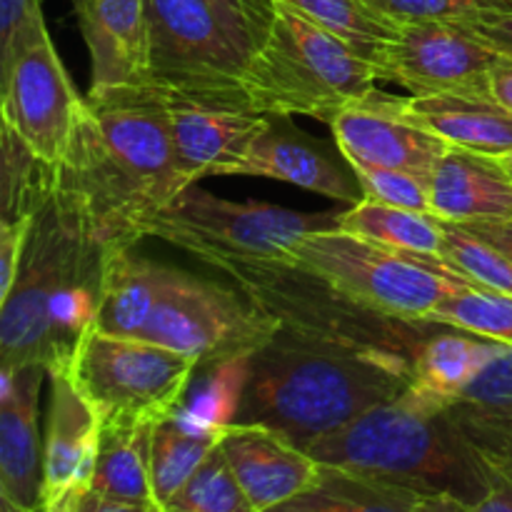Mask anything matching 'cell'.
Here are the masks:
<instances>
[{
    "label": "cell",
    "mask_w": 512,
    "mask_h": 512,
    "mask_svg": "<svg viewBox=\"0 0 512 512\" xmlns=\"http://www.w3.org/2000/svg\"><path fill=\"white\" fill-rule=\"evenodd\" d=\"M58 175L100 243L120 248L143 240L145 220L185 190L163 90H90Z\"/></svg>",
    "instance_id": "1"
},
{
    "label": "cell",
    "mask_w": 512,
    "mask_h": 512,
    "mask_svg": "<svg viewBox=\"0 0 512 512\" xmlns=\"http://www.w3.org/2000/svg\"><path fill=\"white\" fill-rule=\"evenodd\" d=\"M110 248L90 233L55 165L33 205L23 260L0 298V365L68 363L93 325Z\"/></svg>",
    "instance_id": "2"
},
{
    "label": "cell",
    "mask_w": 512,
    "mask_h": 512,
    "mask_svg": "<svg viewBox=\"0 0 512 512\" xmlns=\"http://www.w3.org/2000/svg\"><path fill=\"white\" fill-rule=\"evenodd\" d=\"M305 450L330 468L410 490L430 510H480L495 490L493 473L448 408L410 388Z\"/></svg>",
    "instance_id": "3"
},
{
    "label": "cell",
    "mask_w": 512,
    "mask_h": 512,
    "mask_svg": "<svg viewBox=\"0 0 512 512\" xmlns=\"http://www.w3.org/2000/svg\"><path fill=\"white\" fill-rule=\"evenodd\" d=\"M413 370L280 328L248 360L235 423H263L308 448L410 388Z\"/></svg>",
    "instance_id": "4"
},
{
    "label": "cell",
    "mask_w": 512,
    "mask_h": 512,
    "mask_svg": "<svg viewBox=\"0 0 512 512\" xmlns=\"http://www.w3.org/2000/svg\"><path fill=\"white\" fill-rule=\"evenodd\" d=\"M228 275L285 330L413 370L415 355L433 335V320H400L360 303L318 270L293 258L220 260Z\"/></svg>",
    "instance_id": "5"
},
{
    "label": "cell",
    "mask_w": 512,
    "mask_h": 512,
    "mask_svg": "<svg viewBox=\"0 0 512 512\" xmlns=\"http://www.w3.org/2000/svg\"><path fill=\"white\" fill-rule=\"evenodd\" d=\"M378 80L375 60L278 3L273 28L245 70L243 88L263 113L308 115L330 125L340 110L368 98Z\"/></svg>",
    "instance_id": "6"
},
{
    "label": "cell",
    "mask_w": 512,
    "mask_h": 512,
    "mask_svg": "<svg viewBox=\"0 0 512 512\" xmlns=\"http://www.w3.org/2000/svg\"><path fill=\"white\" fill-rule=\"evenodd\" d=\"M150 85L198 98H248L258 40L208 0H145ZM250 100V98H248Z\"/></svg>",
    "instance_id": "7"
},
{
    "label": "cell",
    "mask_w": 512,
    "mask_h": 512,
    "mask_svg": "<svg viewBox=\"0 0 512 512\" xmlns=\"http://www.w3.org/2000/svg\"><path fill=\"white\" fill-rule=\"evenodd\" d=\"M338 215H310L258 200H225L188 185L140 228L143 238H160L203 263L250 258H290L305 233L335 228Z\"/></svg>",
    "instance_id": "8"
},
{
    "label": "cell",
    "mask_w": 512,
    "mask_h": 512,
    "mask_svg": "<svg viewBox=\"0 0 512 512\" xmlns=\"http://www.w3.org/2000/svg\"><path fill=\"white\" fill-rule=\"evenodd\" d=\"M198 360L168 345L120 338L90 325L68 360L75 388L105 420H158L175 415Z\"/></svg>",
    "instance_id": "9"
},
{
    "label": "cell",
    "mask_w": 512,
    "mask_h": 512,
    "mask_svg": "<svg viewBox=\"0 0 512 512\" xmlns=\"http://www.w3.org/2000/svg\"><path fill=\"white\" fill-rule=\"evenodd\" d=\"M283 328L243 288L165 265L163 295L140 338L198 360L200 368L250 360Z\"/></svg>",
    "instance_id": "10"
},
{
    "label": "cell",
    "mask_w": 512,
    "mask_h": 512,
    "mask_svg": "<svg viewBox=\"0 0 512 512\" xmlns=\"http://www.w3.org/2000/svg\"><path fill=\"white\" fill-rule=\"evenodd\" d=\"M290 258L318 270L360 303L400 320H430L445 295L463 283L430 268L420 255L383 248L338 225L305 233L293 243Z\"/></svg>",
    "instance_id": "11"
},
{
    "label": "cell",
    "mask_w": 512,
    "mask_h": 512,
    "mask_svg": "<svg viewBox=\"0 0 512 512\" xmlns=\"http://www.w3.org/2000/svg\"><path fill=\"white\" fill-rule=\"evenodd\" d=\"M500 58L450 20H423L403 25L380 45L375 68L380 80H393L413 95L490 98V70Z\"/></svg>",
    "instance_id": "12"
},
{
    "label": "cell",
    "mask_w": 512,
    "mask_h": 512,
    "mask_svg": "<svg viewBox=\"0 0 512 512\" xmlns=\"http://www.w3.org/2000/svg\"><path fill=\"white\" fill-rule=\"evenodd\" d=\"M83 100L53 40L25 50L0 75V115L40 160L60 165Z\"/></svg>",
    "instance_id": "13"
},
{
    "label": "cell",
    "mask_w": 512,
    "mask_h": 512,
    "mask_svg": "<svg viewBox=\"0 0 512 512\" xmlns=\"http://www.w3.org/2000/svg\"><path fill=\"white\" fill-rule=\"evenodd\" d=\"M165 100L175 163L185 188L213 175H235L253 140L268 125V113L248 98L165 93Z\"/></svg>",
    "instance_id": "14"
},
{
    "label": "cell",
    "mask_w": 512,
    "mask_h": 512,
    "mask_svg": "<svg viewBox=\"0 0 512 512\" xmlns=\"http://www.w3.org/2000/svg\"><path fill=\"white\" fill-rule=\"evenodd\" d=\"M330 128L350 168H400L430 178L450 148L448 140L410 118L405 98L378 90L340 110Z\"/></svg>",
    "instance_id": "15"
},
{
    "label": "cell",
    "mask_w": 512,
    "mask_h": 512,
    "mask_svg": "<svg viewBox=\"0 0 512 512\" xmlns=\"http://www.w3.org/2000/svg\"><path fill=\"white\" fill-rule=\"evenodd\" d=\"M50 410L43 443V512H75L93 485L100 445V418L68 375L53 365Z\"/></svg>",
    "instance_id": "16"
},
{
    "label": "cell",
    "mask_w": 512,
    "mask_h": 512,
    "mask_svg": "<svg viewBox=\"0 0 512 512\" xmlns=\"http://www.w3.org/2000/svg\"><path fill=\"white\" fill-rule=\"evenodd\" d=\"M48 368L40 363L0 365V508L43 510V448L38 400Z\"/></svg>",
    "instance_id": "17"
},
{
    "label": "cell",
    "mask_w": 512,
    "mask_h": 512,
    "mask_svg": "<svg viewBox=\"0 0 512 512\" xmlns=\"http://www.w3.org/2000/svg\"><path fill=\"white\" fill-rule=\"evenodd\" d=\"M218 445L255 512L283 508L323 475V463L263 423L230 420L220 430Z\"/></svg>",
    "instance_id": "18"
},
{
    "label": "cell",
    "mask_w": 512,
    "mask_h": 512,
    "mask_svg": "<svg viewBox=\"0 0 512 512\" xmlns=\"http://www.w3.org/2000/svg\"><path fill=\"white\" fill-rule=\"evenodd\" d=\"M235 175L283 180L348 205L365 198L358 178L345 173L333 150L295 128L290 115H268V125L253 140Z\"/></svg>",
    "instance_id": "19"
},
{
    "label": "cell",
    "mask_w": 512,
    "mask_h": 512,
    "mask_svg": "<svg viewBox=\"0 0 512 512\" xmlns=\"http://www.w3.org/2000/svg\"><path fill=\"white\" fill-rule=\"evenodd\" d=\"M78 28L90 50V90L150 85L145 0H73Z\"/></svg>",
    "instance_id": "20"
},
{
    "label": "cell",
    "mask_w": 512,
    "mask_h": 512,
    "mask_svg": "<svg viewBox=\"0 0 512 512\" xmlns=\"http://www.w3.org/2000/svg\"><path fill=\"white\" fill-rule=\"evenodd\" d=\"M430 203L445 223L475 225L512 218V173L500 155L450 145L430 173Z\"/></svg>",
    "instance_id": "21"
},
{
    "label": "cell",
    "mask_w": 512,
    "mask_h": 512,
    "mask_svg": "<svg viewBox=\"0 0 512 512\" xmlns=\"http://www.w3.org/2000/svg\"><path fill=\"white\" fill-rule=\"evenodd\" d=\"M153 420L100 423L93 485L75 512H160L150 483Z\"/></svg>",
    "instance_id": "22"
},
{
    "label": "cell",
    "mask_w": 512,
    "mask_h": 512,
    "mask_svg": "<svg viewBox=\"0 0 512 512\" xmlns=\"http://www.w3.org/2000/svg\"><path fill=\"white\" fill-rule=\"evenodd\" d=\"M133 248H110L93 320L95 328L120 338H140L163 295L165 265L135 255Z\"/></svg>",
    "instance_id": "23"
},
{
    "label": "cell",
    "mask_w": 512,
    "mask_h": 512,
    "mask_svg": "<svg viewBox=\"0 0 512 512\" xmlns=\"http://www.w3.org/2000/svg\"><path fill=\"white\" fill-rule=\"evenodd\" d=\"M505 345L468 330L433 333L415 355L410 390L438 408H450Z\"/></svg>",
    "instance_id": "24"
},
{
    "label": "cell",
    "mask_w": 512,
    "mask_h": 512,
    "mask_svg": "<svg viewBox=\"0 0 512 512\" xmlns=\"http://www.w3.org/2000/svg\"><path fill=\"white\" fill-rule=\"evenodd\" d=\"M410 118L458 148L488 155L512 150V113L490 98L468 95H413L405 98Z\"/></svg>",
    "instance_id": "25"
},
{
    "label": "cell",
    "mask_w": 512,
    "mask_h": 512,
    "mask_svg": "<svg viewBox=\"0 0 512 512\" xmlns=\"http://www.w3.org/2000/svg\"><path fill=\"white\" fill-rule=\"evenodd\" d=\"M338 228L405 255L443 260L445 253L443 220L430 213L395 208L370 198H363L360 203L350 205V210L340 213Z\"/></svg>",
    "instance_id": "26"
},
{
    "label": "cell",
    "mask_w": 512,
    "mask_h": 512,
    "mask_svg": "<svg viewBox=\"0 0 512 512\" xmlns=\"http://www.w3.org/2000/svg\"><path fill=\"white\" fill-rule=\"evenodd\" d=\"M220 430L223 425L218 423L190 428L178 415H168L155 423L150 443V483L160 512H165L175 493L220 443Z\"/></svg>",
    "instance_id": "27"
},
{
    "label": "cell",
    "mask_w": 512,
    "mask_h": 512,
    "mask_svg": "<svg viewBox=\"0 0 512 512\" xmlns=\"http://www.w3.org/2000/svg\"><path fill=\"white\" fill-rule=\"evenodd\" d=\"M280 510H430V505L410 490L323 465L318 483Z\"/></svg>",
    "instance_id": "28"
},
{
    "label": "cell",
    "mask_w": 512,
    "mask_h": 512,
    "mask_svg": "<svg viewBox=\"0 0 512 512\" xmlns=\"http://www.w3.org/2000/svg\"><path fill=\"white\" fill-rule=\"evenodd\" d=\"M275 3L288 5L318 23L320 28L340 35L370 60H375L380 45L400 33V25L375 13L363 0H275Z\"/></svg>",
    "instance_id": "29"
},
{
    "label": "cell",
    "mask_w": 512,
    "mask_h": 512,
    "mask_svg": "<svg viewBox=\"0 0 512 512\" xmlns=\"http://www.w3.org/2000/svg\"><path fill=\"white\" fill-rule=\"evenodd\" d=\"M435 325L483 335L512 345V295L473 285H455L430 315Z\"/></svg>",
    "instance_id": "30"
},
{
    "label": "cell",
    "mask_w": 512,
    "mask_h": 512,
    "mask_svg": "<svg viewBox=\"0 0 512 512\" xmlns=\"http://www.w3.org/2000/svg\"><path fill=\"white\" fill-rule=\"evenodd\" d=\"M165 512H255L240 488L228 458L215 445L188 483L175 493Z\"/></svg>",
    "instance_id": "31"
},
{
    "label": "cell",
    "mask_w": 512,
    "mask_h": 512,
    "mask_svg": "<svg viewBox=\"0 0 512 512\" xmlns=\"http://www.w3.org/2000/svg\"><path fill=\"white\" fill-rule=\"evenodd\" d=\"M0 148H3V168H0V223L33 213L40 190L53 175L55 165L40 160L8 125L0 133Z\"/></svg>",
    "instance_id": "32"
},
{
    "label": "cell",
    "mask_w": 512,
    "mask_h": 512,
    "mask_svg": "<svg viewBox=\"0 0 512 512\" xmlns=\"http://www.w3.org/2000/svg\"><path fill=\"white\" fill-rule=\"evenodd\" d=\"M445 263L453 265L473 288L512 295V260L465 225L445 223Z\"/></svg>",
    "instance_id": "33"
},
{
    "label": "cell",
    "mask_w": 512,
    "mask_h": 512,
    "mask_svg": "<svg viewBox=\"0 0 512 512\" xmlns=\"http://www.w3.org/2000/svg\"><path fill=\"white\" fill-rule=\"evenodd\" d=\"M363 195L378 203L395 205V208L418 210L433 215L430 203V178L400 168H353Z\"/></svg>",
    "instance_id": "34"
},
{
    "label": "cell",
    "mask_w": 512,
    "mask_h": 512,
    "mask_svg": "<svg viewBox=\"0 0 512 512\" xmlns=\"http://www.w3.org/2000/svg\"><path fill=\"white\" fill-rule=\"evenodd\" d=\"M50 40L40 0H0V75L35 45Z\"/></svg>",
    "instance_id": "35"
},
{
    "label": "cell",
    "mask_w": 512,
    "mask_h": 512,
    "mask_svg": "<svg viewBox=\"0 0 512 512\" xmlns=\"http://www.w3.org/2000/svg\"><path fill=\"white\" fill-rule=\"evenodd\" d=\"M455 405V403H453ZM458 405L475 410L512 408V345H505L488 363V368L470 383Z\"/></svg>",
    "instance_id": "36"
},
{
    "label": "cell",
    "mask_w": 512,
    "mask_h": 512,
    "mask_svg": "<svg viewBox=\"0 0 512 512\" xmlns=\"http://www.w3.org/2000/svg\"><path fill=\"white\" fill-rule=\"evenodd\" d=\"M450 23L468 30L473 38L488 45L503 58L512 60V8H500V5H473Z\"/></svg>",
    "instance_id": "37"
},
{
    "label": "cell",
    "mask_w": 512,
    "mask_h": 512,
    "mask_svg": "<svg viewBox=\"0 0 512 512\" xmlns=\"http://www.w3.org/2000/svg\"><path fill=\"white\" fill-rule=\"evenodd\" d=\"M363 3L400 28L423 20H453L475 5L473 0H363Z\"/></svg>",
    "instance_id": "38"
},
{
    "label": "cell",
    "mask_w": 512,
    "mask_h": 512,
    "mask_svg": "<svg viewBox=\"0 0 512 512\" xmlns=\"http://www.w3.org/2000/svg\"><path fill=\"white\" fill-rule=\"evenodd\" d=\"M208 3L215 5L230 23L253 35L258 43H263L278 15L275 0H208Z\"/></svg>",
    "instance_id": "39"
},
{
    "label": "cell",
    "mask_w": 512,
    "mask_h": 512,
    "mask_svg": "<svg viewBox=\"0 0 512 512\" xmlns=\"http://www.w3.org/2000/svg\"><path fill=\"white\" fill-rule=\"evenodd\" d=\"M30 223H33V213L0 223V298L8 295V290L13 288L20 260H23Z\"/></svg>",
    "instance_id": "40"
},
{
    "label": "cell",
    "mask_w": 512,
    "mask_h": 512,
    "mask_svg": "<svg viewBox=\"0 0 512 512\" xmlns=\"http://www.w3.org/2000/svg\"><path fill=\"white\" fill-rule=\"evenodd\" d=\"M490 98L512 113V60L500 58L490 70Z\"/></svg>",
    "instance_id": "41"
},
{
    "label": "cell",
    "mask_w": 512,
    "mask_h": 512,
    "mask_svg": "<svg viewBox=\"0 0 512 512\" xmlns=\"http://www.w3.org/2000/svg\"><path fill=\"white\" fill-rule=\"evenodd\" d=\"M465 228L473 230V233L480 235L483 240H488L490 245H495L500 253H505L512 260V218L510 220H500V223L465 225Z\"/></svg>",
    "instance_id": "42"
},
{
    "label": "cell",
    "mask_w": 512,
    "mask_h": 512,
    "mask_svg": "<svg viewBox=\"0 0 512 512\" xmlns=\"http://www.w3.org/2000/svg\"><path fill=\"white\" fill-rule=\"evenodd\" d=\"M475 5H500V8H512V0H475Z\"/></svg>",
    "instance_id": "43"
},
{
    "label": "cell",
    "mask_w": 512,
    "mask_h": 512,
    "mask_svg": "<svg viewBox=\"0 0 512 512\" xmlns=\"http://www.w3.org/2000/svg\"><path fill=\"white\" fill-rule=\"evenodd\" d=\"M500 158H503V163H505V165H508V168H510V173H512V150H510V153L500 155Z\"/></svg>",
    "instance_id": "44"
},
{
    "label": "cell",
    "mask_w": 512,
    "mask_h": 512,
    "mask_svg": "<svg viewBox=\"0 0 512 512\" xmlns=\"http://www.w3.org/2000/svg\"><path fill=\"white\" fill-rule=\"evenodd\" d=\"M473 3H475V0H473Z\"/></svg>",
    "instance_id": "45"
}]
</instances>
